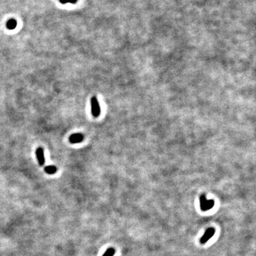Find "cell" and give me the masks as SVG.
Masks as SVG:
<instances>
[{"label":"cell","instance_id":"obj_1","mask_svg":"<svg viewBox=\"0 0 256 256\" xmlns=\"http://www.w3.org/2000/svg\"><path fill=\"white\" fill-rule=\"evenodd\" d=\"M200 208L201 210L203 211H207L211 209L214 206V201L211 199V200H207L206 199V195L202 194L200 196Z\"/></svg>","mask_w":256,"mask_h":256},{"label":"cell","instance_id":"obj_4","mask_svg":"<svg viewBox=\"0 0 256 256\" xmlns=\"http://www.w3.org/2000/svg\"><path fill=\"white\" fill-rule=\"evenodd\" d=\"M83 140V135L81 133H76V134H73L70 136L69 141L72 144H76V143H80Z\"/></svg>","mask_w":256,"mask_h":256},{"label":"cell","instance_id":"obj_2","mask_svg":"<svg viewBox=\"0 0 256 256\" xmlns=\"http://www.w3.org/2000/svg\"><path fill=\"white\" fill-rule=\"evenodd\" d=\"M90 105H91L92 115L94 117H98L100 114V107L98 99L95 96H93L90 100Z\"/></svg>","mask_w":256,"mask_h":256},{"label":"cell","instance_id":"obj_8","mask_svg":"<svg viewBox=\"0 0 256 256\" xmlns=\"http://www.w3.org/2000/svg\"><path fill=\"white\" fill-rule=\"evenodd\" d=\"M115 253V250L112 247H110L106 250V252L102 255V256H113Z\"/></svg>","mask_w":256,"mask_h":256},{"label":"cell","instance_id":"obj_9","mask_svg":"<svg viewBox=\"0 0 256 256\" xmlns=\"http://www.w3.org/2000/svg\"><path fill=\"white\" fill-rule=\"evenodd\" d=\"M77 1H78V0H59L60 2H61V4H67V3L76 4V3L77 2Z\"/></svg>","mask_w":256,"mask_h":256},{"label":"cell","instance_id":"obj_6","mask_svg":"<svg viewBox=\"0 0 256 256\" xmlns=\"http://www.w3.org/2000/svg\"><path fill=\"white\" fill-rule=\"evenodd\" d=\"M17 26V22L15 19H9V21L6 22V28L9 30H13Z\"/></svg>","mask_w":256,"mask_h":256},{"label":"cell","instance_id":"obj_7","mask_svg":"<svg viewBox=\"0 0 256 256\" xmlns=\"http://www.w3.org/2000/svg\"><path fill=\"white\" fill-rule=\"evenodd\" d=\"M44 170H45L46 173L49 174H55L57 172V168L55 166L51 165V166L46 167Z\"/></svg>","mask_w":256,"mask_h":256},{"label":"cell","instance_id":"obj_5","mask_svg":"<svg viewBox=\"0 0 256 256\" xmlns=\"http://www.w3.org/2000/svg\"><path fill=\"white\" fill-rule=\"evenodd\" d=\"M36 157L38 159V162L40 166H43L44 165L45 163V159H44V150L41 147H38L37 148L36 151Z\"/></svg>","mask_w":256,"mask_h":256},{"label":"cell","instance_id":"obj_3","mask_svg":"<svg viewBox=\"0 0 256 256\" xmlns=\"http://www.w3.org/2000/svg\"><path fill=\"white\" fill-rule=\"evenodd\" d=\"M215 232L216 230L213 228H209L207 230L205 231L204 235L201 237L200 239V243L201 244H205L207 243L209 240V239H211L212 237L214 235Z\"/></svg>","mask_w":256,"mask_h":256}]
</instances>
